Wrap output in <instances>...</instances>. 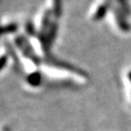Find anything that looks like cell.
I'll use <instances>...</instances> for the list:
<instances>
[{
    "label": "cell",
    "instance_id": "cell-2",
    "mask_svg": "<svg viewBox=\"0 0 131 131\" xmlns=\"http://www.w3.org/2000/svg\"><path fill=\"white\" fill-rule=\"evenodd\" d=\"M110 6V4H102L101 6H99L98 9H97V11H96V13H95V15H94V19H101L102 18H103L104 16H105V14H106V12H107L108 10V7Z\"/></svg>",
    "mask_w": 131,
    "mask_h": 131
},
{
    "label": "cell",
    "instance_id": "cell-5",
    "mask_svg": "<svg viewBox=\"0 0 131 131\" xmlns=\"http://www.w3.org/2000/svg\"><path fill=\"white\" fill-rule=\"evenodd\" d=\"M18 29V26H17V24H9V25H5L2 27V34H5L6 32H14Z\"/></svg>",
    "mask_w": 131,
    "mask_h": 131
},
{
    "label": "cell",
    "instance_id": "cell-6",
    "mask_svg": "<svg viewBox=\"0 0 131 131\" xmlns=\"http://www.w3.org/2000/svg\"><path fill=\"white\" fill-rule=\"evenodd\" d=\"M118 2H119V4L122 5L123 13H125L126 15L130 14V7H129V5H128L127 0H118Z\"/></svg>",
    "mask_w": 131,
    "mask_h": 131
},
{
    "label": "cell",
    "instance_id": "cell-1",
    "mask_svg": "<svg viewBox=\"0 0 131 131\" xmlns=\"http://www.w3.org/2000/svg\"><path fill=\"white\" fill-rule=\"evenodd\" d=\"M16 43H17V45L19 46V48L23 51V52L27 56L28 58H30V59H31L34 63H36V64H39V63H40L39 57L35 54V52H33L32 48H30V46H29V44H28V42H27V40H26L25 38L18 37L16 39Z\"/></svg>",
    "mask_w": 131,
    "mask_h": 131
},
{
    "label": "cell",
    "instance_id": "cell-7",
    "mask_svg": "<svg viewBox=\"0 0 131 131\" xmlns=\"http://www.w3.org/2000/svg\"><path fill=\"white\" fill-rule=\"evenodd\" d=\"M128 78H129V80L131 81V72H129V74H128Z\"/></svg>",
    "mask_w": 131,
    "mask_h": 131
},
{
    "label": "cell",
    "instance_id": "cell-3",
    "mask_svg": "<svg viewBox=\"0 0 131 131\" xmlns=\"http://www.w3.org/2000/svg\"><path fill=\"white\" fill-rule=\"evenodd\" d=\"M28 83L33 85V86H36L38 84H40L41 83V75H40V73L39 72H34L33 74L28 77Z\"/></svg>",
    "mask_w": 131,
    "mask_h": 131
},
{
    "label": "cell",
    "instance_id": "cell-4",
    "mask_svg": "<svg viewBox=\"0 0 131 131\" xmlns=\"http://www.w3.org/2000/svg\"><path fill=\"white\" fill-rule=\"evenodd\" d=\"M53 14L56 18L61 16V0H53Z\"/></svg>",
    "mask_w": 131,
    "mask_h": 131
}]
</instances>
